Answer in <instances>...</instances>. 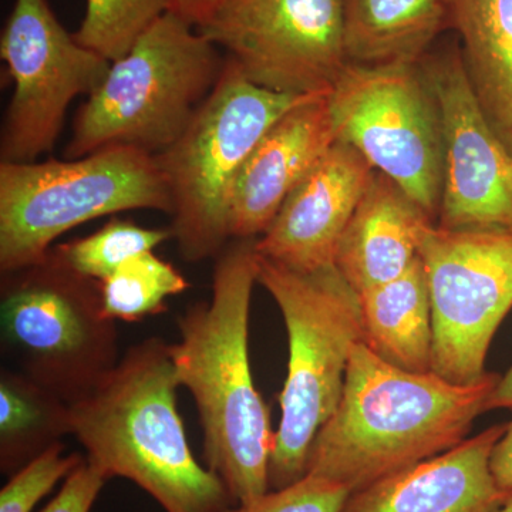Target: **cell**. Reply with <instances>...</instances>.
Segmentation results:
<instances>
[{"instance_id":"cell-13","label":"cell","mask_w":512,"mask_h":512,"mask_svg":"<svg viewBox=\"0 0 512 512\" xmlns=\"http://www.w3.org/2000/svg\"><path fill=\"white\" fill-rule=\"evenodd\" d=\"M439 101L444 178L437 225L512 229V154L485 116L468 80L457 36L420 60Z\"/></svg>"},{"instance_id":"cell-9","label":"cell","mask_w":512,"mask_h":512,"mask_svg":"<svg viewBox=\"0 0 512 512\" xmlns=\"http://www.w3.org/2000/svg\"><path fill=\"white\" fill-rule=\"evenodd\" d=\"M328 101L336 140L356 148L436 220L443 194V126L421 63H348Z\"/></svg>"},{"instance_id":"cell-11","label":"cell","mask_w":512,"mask_h":512,"mask_svg":"<svg viewBox=\"0 0 512 512\" xmlns=\"http://www.w3.org/2000/svg\"><path fill=\"white\" fill-rule=\"evenodd\" d=\"M13 94L0 131V163H35L55 147L77 96H90L111 62L77 42L47 0H15L0 36Z\"/></svg>"},{"instance_id":"cell-2","label":"cell","mask_w":512,"mask_h":512,"mask_svg":"<svg viewBox=\"0 0 512 512\" xmlns=\"http://www.w3.org/2000/svg\"><path fill=\"white\" fill-rule=\"evenodd\" d=\"M500 376L487 372L463 386L389 365L365 342L356 343L342 399L313 443L308 474L353 494L446 453L487 412Z\"/></svg>"},{"instance_id":"cell-28","label":"cell","mask_w":512,"mask_h":512,"mask_svg":"<svg viewBox=\"0 0 512 512\" xmlns=\"http://www.w3.org/2000/svg\"><path fill=\"white\" fill-rule=\"evenodd\" d=\"M491 474L503 493L512 495V419L495 443L490 458Z\"/></svg>"},{"instance_id":"cell-14","label":"cell","mask_w":512,"mask_h":512,"mask_svg":"<svg viewBox=\"0 0 512 512\" xmlns=\"http://www.w3.org/2000/svg\"><path fill=\"white\" fill-rule=\"evenodd\" d=\"M375 171L356 148L336 141L256 238V252L295 271L335 265L340 238Z\"/></svg>"},{"instance_id":"cell-1","label":"cell","mask_w":512,"mask_h":512,"mask_svg":"<svg viewBox=\"0 0 512 512\" xmlns=\"http://www.w3.org/2000/svg\"><path fill=\"white\" fill-rule=\"evenodd\" d=\"M256 238L234 239L215 258L210 301L178 316L180 342L170 343L175 375L197 406L205 466L221 478L235 504L269 491L274 448L268 404L249 360V312L258 282Z\"/></svg>"},{"instance_id":"cell-18","label":"cell","mask_w":512,"mask_h":512,"mask_svg":"<svg viewBox=\"0 0 512 512\" xmlns=\"http://www.w3.org/2000/svg\"><path fill=\"white\" fill-rule=\"evenodd\" d=\"M485 116L512 154V0H444Z\"/></svg>"},{"instance_id":"cell-19","label":"cell","mask_w":512,"mask_h":512,"mask_svg":"<svg viewBox=\"0 0 512 512\" xmlns=\"http://www.w3.org/2000/svg\"><path fill=\"white\" fill-rule=\"evenodd\" d=\"M348 63H419L450 32L444 0H342Z\"/></svg>"},{"instance_id":"cell-30","label":"cell","mask_w":512,"mask_h":512,"mask_svg":"<svg viewBox=\"0 0 512 512\" xmlns=\"http://www.w3.org/2000/svg\"><path fill=\"white\" fill-rule=\"evenodd\" d=\"M503 409L512 412V366L504 376H500L497 386L488 397L487 412Z\"/></svg>"},{"instance_id":"cell-10","label":"cell","mask_w":512,"mask_h":512,"mask_svg":"<svg viewBox=\"0 0 512 512\" xmlns=\"http://www.w3.org/2000/svg\"><path fill=\"white\" fill-rule=\"evenodd\" d=\"M419 258L433 315V373L473 384L487 375L495 332L512 309V229H421Z\"/></svg>"},{"instance_id":"cell-21","label":"cell","mask_w":512,"mask_h":512,"mask_svg":"<svg viewBox=\"0 0 512 512\" xmlns=\"http://www.w3.org/2000/svg\"><path fill=\"white\" fill-rule=\"evenodd\" d=\"M72 434L70 404L12 367L0 372V470L12 476Z\"/></svg>"},{"instance_id":"cell-15","label":"cell","mask_w":512,"mask_h":512,"mask_svg":"<svg viewBox=\"0 0 512 512\" xmlns=\"http://www.w3.org/2000/svg\"><path fill=\"white\" fill-rule=\"evenodd\" d=\"M328 96L316 94L286 111L249 154L229 192V238L264 235L296 185L338 141Z\"/></svg>"},{"instance_id":"cell-24","label":"cell","mask_w":512,"mask_h":512,"mask_svg":"<svg viewBox=\"0 0 512 512\" xmlns=\"http://www.w3.org/2000/svg\"><path fill=\"white\" fill-rule=\"evenodd\" d=\"M170 238L171 229L144 228L133 221L113 218L94 234L57 245L55 249L74 271L103 282L128 259L154 251Z\"/></svg>"},{"instance_id":"cell-12","label":"cell","mask_w":512,"mask_h":512,"mask_svg":"<svg viewBox=\"0 0 512 512\" xmlns=\"http://www.w3.org/2000/svg\"><path fill=\"white\" fill-rule=\"evenodd\" d=\"M197 30L271 92L329 93L348 64L342 0H221Z\"/></svg>"},{"instance_id":"cell-27","label":"cell","mask_w":512,"mask_h":512,"mask_svg":"<svg viewBox=\"0 0 512 512\" xmlns=\"http://www.w3.org/2000/svg\"><path fill=\"white\" fill-rule=\"evenodd\" d=\"M111 480L101 468L84 458L63 481L59 493L40 512H90L107 481Z\"/></svg>"},{"instance_id":"cell-26","label":"cell","mask_w":512,"mask_h":512,"mask_svg":"<svg viewBox=\"0 0 512 512\" xmlns=\"http://www.w3.org/2000/svg\"><path fill=\"white\" fill-rule=\"evenodd\" d=\"M350 495L346 485L306 474L281 490H269L249 503L235 504L228 512H342Z\"/></svg>"},{"instance_id":"cell-8","label":"cell","mask_w":512,"mask_h":512,"mask_svg":"<svg viewBox=\"0 0 512 512\" xmlns=\"http://www.w3.org/2000/svg\"><path fill=\"white\" fill-rule=\"evenodd\" d=\"M0 330L16 370L69 404L120 360L116 320L103 311L100 282L74 271L55 248L2 274Z\"/></svg>"},{"instance_id":"cell-29","label":"cell","mask_w":512,"mask_h":512,"mask_svg":"<svg viewBox=\"0 0 512 512\" xmlns=\"http://www.w3.org/2000/svg\"><path fill=\"white\" fill-rule=\"evenodd\" d=\"M220 2L221 0H174V12L195 28H200L211 18Z\"/></svg>"},{"instance_id":"cell-6","label":"cell","mask_w":512,"mask_h":512,"mask_svg":"<svg viewBox=\"0 0 512 512\" xmlns=\"http://www.w3.org/2000/svg\"><path fill=\"white\" fill-rule=\"evenodd\" d=\"M131 210L173 214L156 157L136 148L0 163V272L36 264L60 235L84 222Z\"/></svg>"},{"instance_id":"cell-16","label":"cell","mask_w":512,"mask_h":512,"mask_svg":"<svg viewBox=\"0 0 512 512\" xmlns=\"http://www.w3.org/2000/svg\"><path fill=\"white\" fill-rule=\"evenodd\" d=\"M507 423L356 491L342 512H494L508 500L490 458Z\"/></svg>"},{"instance_id":"cell-4","label":"cell","mask_w":512,"mask_h":512,"mask_svg":"<svg viewBox=\"0 0 512 512\" xmlns=\"http://www.w3.org/2000/svg\"><path fill=\"white\" fill-rule=\"evenodd\" d=\"M258 282L274 298L288 333L268 471L269 490H281L308 474L313 443L338 409L350 355L365 338L362 301L335 265L295 271L259 256Z\"/></svg>"},{"instance_id":"cell-7","label":"cell","mask_w":512,"mask_h":512,"mask_svg":"<svg viewBox=\"0 0 512 512\" xmlns=\"http://www.w3.org/2000/svg\"><path fill=\"white\" fill-rule=\"evenodd\" d=\"M312 96L262 89L225 57L217 86L184 133L154 156L170 190V229L185 261L217 258L227 247L229 192L239 170L272 124Z\"/></svg>"},{"instance_id":"cell-3","label":"cell","mask_w":512,"mask_h":512,"mask_svg":"<svg viewBox=\"0 0 512 512\" xmlns=\"http://www.w3.org/2000/svg\"><path fill=\"white\" fill-rule=\"evenodd\" d=\"M178 387L170 343L143 340L70 403L72 436L90 463L138 485L165 512H228L234 498L188 443Z\"/></svg>"},{"instance_id":"cell-5","label":"cell","mask_w":512,"mask_h":512,"mask_svg":"<svg viewBox=\"0 0 512 512\" xmlns=\"http://www.w3.org/2000/svg\"><path fill=\"white\" fill-rule=\"evenodd\" d=\"M218 47L175 12L165 13L111 62L106 79L77 110L64 157L109 147L157 156L173 146L224 70Z\"/></svg>"},{"instance_id":"cell-17","label":"cell","mask_w":512,"mask_h":512,"mask_svg":"<svg viewBox=\"0 0 512 512\" xmlns=\"http://www.w3.org/2000/svg\"><path fill=\"white\" fill-rule=\"evenodd\" d=\"M433 218L394 183L375 171L348 227L335 264L359 295L399 278L419 258L421 229Z\"/></svg>"},{"instance_id":"cell-25","label":"cell","mask_w":512,"mask_h":512,"mask_svg":"<svg viewBox=\"0 0 512 512\" xmlns=\"http://www.w3.org/2000/svg\"><path fill=\"white\" fill-rule=\"evenodd\" d=\"M79 453H66L62 441L47 448L9 477L0 491V512H33L36 505L83 463Z\"/></svg>"},{"instance_id":"cell-20","label":"cell","mask_w":512,"mask_h":512,"mask_svg":"<svg viewBox=\"0 0 512 512\" xmlns=\"http://www.w3.org/2000/svg\"><path fill=\"white\" fill-rule=\"evenodd\" d=\"M360 301L367 348L407 372H433V315L420 258L399 278L362 293Z\"/></svg>"},{"instance_id":"cell-22","label":"cell","mask_w":512,"mask_h":512,"mask_svg":"<svg viewBox=\"0 0 512 512\" xmlns=\"http://www.w3.org/2000/svg\"><path fill=\"white\" fill-rule=\"evenodd\" d=\"M100 284L107 318L123 322L164 312L168 298L190 288L181 272L154 251L128 259Z\"/></svg>"},{"instance_id":"cell-23","label":"cell","mask_w":512,"mask_h":512,"mask_svg":"<svg viewBox=\"0 0 512 512\" xmlns=\"http://www.w3.org/2000/svg\"><path fill=\"white\" fill-rule=\"evenodd\" d=\"M168 12H174V0H87L86 15L74 37L114 62Z\"/></svg>"},{"instance_id":"cell-31","label":"cell","mask_w":512,"mask_h":512,"mask_svg":"<svg viewBox=\"0 0 512 512\" xmlns=\"http://www.w3.org/2000/svg\"><path fill=\"white\" fill-rule=\"evenodd\" d=\"M494 512H512V495L508 497V500L505 501L503 505H501L500 508H498L497 511Z\"/></svg>"}]
</instances>
